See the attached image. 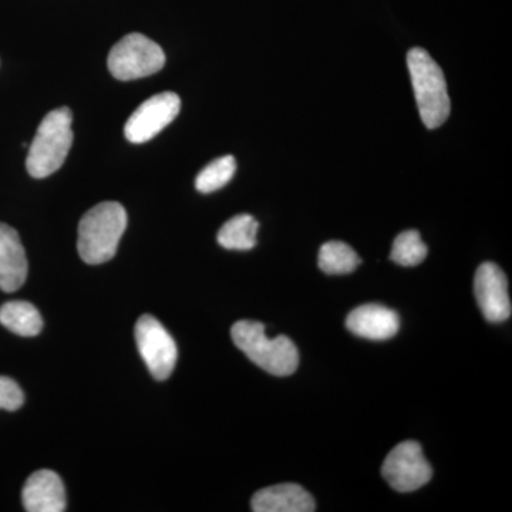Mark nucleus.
<instances>
[{
	"mask_svg": "<svg viewBox=\"0 0 512 512\" xmlns=\"http://www.w3.org/2000/svg\"><path fill=\"white\" fill-rule=\"evenodd\" d=\"M181 110L180 97L167 92L156 94L138 106L128 117L124 134L130 143L141 144L153 140L168 124L173 123Z\"/></svg>",
	"mask_w": 512,
	"mask_h": 512,
	"instance_id": "obj_8",
	"label": "nucleus"
},
{
	"mask_svg": "<svg viewBox=\"0 0 512 512\" xmlns=\"http://www.w3.org/2000/svg\"><path fill=\"white\" fill-rule=\"evenodd\" d=\"M25 403V394L15 380L0 376V409L16 412Z\"/></svg>",
	"mask_w": 512,
	"mask_h": 512,
	"instance_id": "obj_19",
	"label": "nucleus"
},
{
	"mask_svg": "<svg viewBox=\"0 0 512 512\" xmlns=\"http://www.w3.org/2000/svg\"><path fill=\"white\" fill-rule=\"evenodd\" d=\"M259 224L252 215L241 214L225 222L218 232V242L225 249L249 251L256 245Z\"/></svg>",
	"mask_w": 512,
	"mask_h": 512,
	"instance_id": "obj_15",
	"label": "nucleus"
},
{
	"mask_svg": "<svg viewBox=\"0 0 512 512\" xmlns=\"http://www.w3.org/2000/svg\"><path fill=\"white\" fill-rule=\"evenodd\" d=\"M427 252L429 249L421 239L420 232L410 229L394 239L390 259L400 266H417L426 259Z\"/></svg>",
	"mask_w": 512,
	"mask_h": 512,
	"instance_id": "obj_18",
	"label": "nucleus"
},
{
	"mask_svg": "<svg viewBox=\"0 0 512 512\" xmlns=\"http://www.w3.org/2000/svg\"><path fill=\"white\" fill-rule=\"evenodd\" d=\"M407 66L424 126L430 130L439 128L448 119L451 111L443 70L430 53L421 47H413L407 53Z\"/></svg>",
	"mask_w": 512,
	"mask_h": 512,
	"instance_id": "obj_3",
	"label": "nucleus"
},
{
	"mask_svg": "<svg viewBox=\"0 0 512 512\" xmlns=\"http://www.w3.org/2000/svg\"><path fill=\"white\" fill-rule=\"evenodd\" d=\"M138 352L157 380H165L173 373L177 363V345L173 336L151 315L138 319L136 325Z\"/></svg>",
	"mask_w": 512,
	"mask_h": 512,
	"instance_id": "obj_7",
	"label": "nucleus"
},
{
	"mask_svg": "<svg viewBox=\"0 0 512 512\" xmlns=\"http://www.w3.org/2000/svg\"><path fill=\"white\" fill-rule=\"evenodd\" d=\"M384 480L399 493H412L433 477V468L416 441H404L390 451L382 467Z\"/></svg>",
	"mask_w": 512,
	"mask_h": 512,
	"instance_id": "obj_6",
	"label": "nucleus"
},
{
	"mask_svg": "<svg viewBox=\"0 0 512 512\" xmlns=\"http://www.w3.org/2000/svg\"><path fill=\"white\" fill-rule=\"evenodd\" d=\"M346 328L360 338L386 340L399 332L400 319L392 309L377 303H369L350 312L346 319Z\"/></svg>",
	"mask_w": 512,
	"mask_h": 512,
	"instance_id": "obj_12",
	"label": "nucleus"
},
{
	"mask_svg": "<svg viewBox=\"0 0 512 512\" xmlns=\"http://www.w3.org/2000/svg\"><path fill=\"white\" fill-rule=\"evenodd\" d=\"M28 278V258L18 231L0 222V289L15 292Z\"/></svg>",
	"mask_w": 512,
	"mask_h": 512,
	"instance_id": "obj_10",
	"label": "nucleus"
},
{
	"mask_svg": "<svg viewBox=\"0 0 512 512\" xmlns=\"http://www.w3.org/2000/svg\"><path fill=\"white\" fill-rule=\"evenodd\" d=\"M232 340L256 366L274 376H289L299 365L295 343L286 336L268 338L265 326L254 320H239L231 329Z\"/></svg>",
	"mask_w": 512,
	"mask_h": 512,
	"instance_id": "obj_2",
	"label": "nucleus"
},
{
	"mask_svg": "<svg viewBox=\"0 0 512 512\" xmlns=\"http://www.w3.org/2000/svg\"><path fill=\"white\" fill-rule=\"evenodd\" d=\"M127 228V212L119 202L107 201L87 211L79 224L77 249L89 265H101L116 255Z\"/></svg>",
	"mask_w": 512,
	"mask_h": 512,
	"instance_id": "obj_1",
	"label": "nucleus"
},
{
	"mask_svg": "<svg viewBox=\"0 0 512 512\" xmlns=\"http://www.w3.org/2000/svg\"><path fill=\"white\" fill-rule=\"evenodd\" d=\"M474 293L488 322L501 323L510 319L512 308L508 281L500 266L493 262L480 265L474 279Z\"/></svg>",
	"mask_w": 512,
	"mask_h": 512,
	"instance_id": "obj_9",
	"label": "nucleus"
},
{
	"mask_svg": "<svg viewBox=\"0 0 512 512\" xmlns=\"http://www.w3.org/2000/svg\"><path fill=\"white\" fill-rule=\"evenodd\" d=\"M107 64L117 80L131 82L160 72L165 55L163 49L147 36L131 33L113 46Z\"/></svg>",
	"mask_w": 512,
	"mask_h": 512,
	"instance_id": "obj_5",
	"label": "nucleus"
},
{
	"mask_svg": "<svg viewBox=\"0 0 512 512\" xmlns=\"http://www.w3.org/2000/svg\"><path fill=\"white\" fill-rule=\"evenodd\" d=\"M235 171H237V161L234 157L217 158L198 174L197 180H195V188L202 194H210V192L221 190L232 180Z\"/></svg>",
	"mask_w": 512,
	"mask_h": 512,
	"instance_id": "obj_17",
	"label": "nucleus"
},
{
	"mask_svg": "<svg viewBox=\"0 0 512 512\" xmlns=\"http://www.w3.org/2000/svg\"><path fill=\"white\" fill-rule=\"evenodd\" d=\"M252 511L255 512H312L316 510L315 500L305 488L298 484L272 485L258 491L252 497Z\"/></svg>",
	"mask_w": 512,
	"mask_h": 512,
	"instance_id": "obj_13",
	"label": "nucleus"
},
{
	"mask_svg": "<svg viewBox=\"0 0 512 512\" xmlns=\"http://www.w3.org/2000/svg\"><path fill=\"white\" fill-rule=\"evenodd\" d=\"M0 323L10 332L26 338L39 335L43 329L39 311L32 303L25 301L6 302L0 308Z\"/></svg>",
	"mask_w": 512,
	"mask_h": 512,
	"instance_id": "obj_14",
	"label": "nucleus"
},
{
	"mask_svg": "<svg viewBox=\"0 0 512 512\" xmlns=\"http://www.w3.org/2000/svg\"><path fill=\"white\" fill-rule=\"evenodd\" d=\"M23 505L29 512H63L66 491L55 471L40 470L26 481L22 493Z\"/></svg>",
	"mask_w": 512,
	"mask_h": 512,
	"instance_id": "obj_11",
	"label": "nucleus"
},
{
	"mask_svg": "<svg viewBox=\"0 0 512 512\" xmlns=\"http://www.w3.org/2000/svg\"><path fill=\"white\" fill-rule=\"evenodd\" d=\"M72 123L69 107L50 111L42 120L26 158V168L33 178L49 177L62 167L73 144Z\"/></svg>",
	"mask_w": 512,
	"mask_h": 512,
	"instance_id": "obj_4",
	"label": "nucleus"
},
{
	"mask_svg": "<svg viewBox=\"0 0 512 512\" xmlns=\"http://www.w3.org/2000/svg\"><path fill=\"white\" fill-rule=\"evenodd\" d=\"M360 262L355 249L345 242H326L319 251V268L328 275L352 274Z\"/></svg>",
	"mask_w": 512,
	"mask_h": 512,
	"instance_id": "obj_16",
	"label": "nucleus"
}]
</instances>
